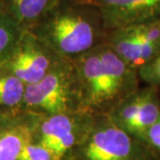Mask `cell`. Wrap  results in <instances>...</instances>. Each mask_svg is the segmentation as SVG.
<instances>
[{"label":"cell","mask_w":160,"mask_h":160,"mask_svg":"<svg viewBox=\"0 0 160 160\" xmlns=\"http://www.w3.org/2000/svg\"><path fill=\"white\" fill-rule=\"evenodd\" d=\"M91 4L99 9L108 32L160 19V0H91Z\"/></svg>","instance_id":"8992f818"},{"label":"cell","mask_w":160,"mask_h":160,"mask_svg":"<svg viewBox=\"0 0 160 160\" xmlns=\"http://www.w3.org/2000/svg\"><path fill=\"white\" fill-rule=\"evenodd\" d=\"M76 1H80V2H85V3H89V4H91V0H76Z\"/></svg>","instance_id":"2e32d148"},{"label":"cell","mask_w":160,"mask_h":160,"mask_svg":"<svg viewBox=\"0 0 160 160\" xmlns=\"http://www.w3.org/2000/svg\"><path fill=\"white\" fill-rule=\"evenodd\" d=\"M59 2L60 0H0V5L22 29H30Z\"/></svg>","instance_id":"30bf717a"},{"label":"cell","mask_w":160,"mask_h":160,"mask_svg":"<svg viewBox=\"0 0 160 160\" xmlns=\"http://www.w3.org/2000/svg\"><path fill=\"white\" fill-rule=\"evenodd\" d=\"M24 29L0 6V68L15 50Z\"/></svg>","instance_id":"7c38bea8"},{"label":"cell","mask_w":160,"mask_h":160,"mask_svg":"<svg viewBox=\"0 0 160 160\" xmlns=\"http://www.w3.org/2000/svg\"><path fill=\"white\" fill-rule=\"evenodd\" d=\"M17 160H55L52 151L33 138L22 150Z\"/></svg>","instance_id":"5bb4252c"},{"label":"cell","mask_w":160,"mask_h":160,"mask_svg":"<svg viewBox=\"0 0 160 160\" xmlns=\"http://www.w3.org/2000/svg\"><path fill=\"white\" fill-rule=\"evenodd\" d=\"M93 117L80 111L38 116L33 132V140L51 149L66 136L86 126Z\"/></svg>","instance_id":"9c48e42d"},{"label":"cell","mask_w":160,"mask_h":160,"mask_svg":"<svg viewBox=\"0 0 160 160\" xmlns=\"http://www.w3.org/2000/svg\"><path fill=\"white\" fill-rule=\"evenodd\" d=\"M138 76L149 86H160V51L138 69Z\"/></svg>","instance_id":"4fadbf2b"},{"label":"cell","mask_w":160,"mask_h":160,"mask_svg":"<svg viewBox=\"0 0 160 160\" xmlns=\"http://www.w3.org/2000/svg\"><path fill=\"white\" fill-rule=\"evenodd\" d=\"M36 115L25 111L0 114V160H17L33 138Z\"/></svg>","instance_id":"ba28073f"},{"label":"cell","mask_w":160,"mask_h":160,"mask_svg":"<svg viewBox=\"0 0 160 160\" xmlns=\"http://www.w3.org/2000/svg\"><path fill=\"white\" fill-rule=\"evenodd\" d=\"M72 61L83 113L108 115L139 89L138 70L126 64L105 42Z\"/></svg>","instance_id":"6da1fadb"},{"label":"cell","mask_w":160,"mask_h":160,"mask_svg":"<svg viewBox=\"0 0 160 160\" xmlns=\"http://www.w3.org/2000/svg\"><path fill=\"white\" fill-rule=\"evenodd\" d=\"M0 6H1V5H0Z\"/></svg>","instance_id":"e0dca14e"},{"label":"cell","mask_w":160,"mask_h":160,"mask_svg":"<svg viewBox=\"0 0 160 160\" xmlns=\"http://www.w3.org/2000/svg\"><path fill=\"white\" fill-rule=\"evenodd\" d=\"M61 58L24 29L13 53L0 69L14 75L26 86L39 82Z\"/></svg>","instance_id":"5b68a950"},{"label":"cell","mask_w":160,"mask_h":160,"mask_svg":"<svg viewBox=\"0 0 160 160\" xmlns=\"http://www.w3.org/2000/svg\"><path fill=\"white\" fill-rule=\"evenodd\" d=\"M30 30L57 57L74 60L105 42L108 31L92 4L60 0Z\"/></svg>","instance_id":"7a4b0ae2"},{"label":"cell","mask_w":160,"mask_h":160,"mask_svg":"<svg viewBox=\"0 0 160 160\" xmlns=\"http://www.w3.org/2000/svg\"><path fill=\"white\" fill-rule=\"evenodd\" d=\"M136 137L118 126L108 115L94 116L79 144L64 160H158Z\"/></svg>","instance_id":"3957f363"},{"label":"cell","mask_w":160,"mask_h":160,"mask_svg":"<svg viewBox=\"0 0 160 160\" xmlns=\"http://www.w3.org/2000/svg\"><path fill=\"white\" fill-rule=\"evenodd\" d=\"M22 111L36 116L82 112L73 61L60 59L39 82L26 86Z\"/></svg>","instance_id":"277c9868"},{"label":"cell","mask_w":160,"mask_h":160,"mask_svg":"<svg viewBox=\"0 0 160 160\" xmlns=\"http://www.w3.org/2000/svg\"><path fill=\"white\" fill-rule=\"evenodd\" d=\"M26 85L20 78L0 69V114L22 111Z\"/></svg>","instance_id":"8fae6325"},{"label":"cell","mask_w":160,"mask_h":160,"mask_svg":"<svg viewBox=\"0 0 160 160\" xmlns=\"http://www.w3.org/2000/svg\"><path fill=\"white\" fill-rule=\"evenodd\" d=\"M143 142L158 157H160V116L145 132Z\"/></svg>","instance_id":"9a60e30c"},{"label":"cell","mask_w":160,"mask_h":160,"mask_svg":"<svg viewBox=\"0 0 160 160\" xmlns=\"http://www.w3.org/2000/svg\"><path fill=\"white\" fill-rule=\"evenodd\" d=\"M105 43L132 69H140L160 51L147 39L141 24L109 31Z\"/></svg>","instance_id":"52a82bcc"}]
</instances>
